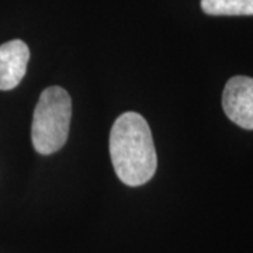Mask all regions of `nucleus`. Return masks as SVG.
Here are the masks:
<instances>
[{
    "instance_id": "1",
    "label": "nucleus",
    "mask_w": 253,
    "mask_h": 253,
    "mask_svg": "<svg viewBox=\"0 0 253 253\" xmlns=\"http://www.w3.org/2000/svg\"><path fill=\"white\" fill-rule=\"evenodd\" d=\"M110 156L118 179L138 187L156 173L158 156L146 120L135 111L121 114L110 132Z\"/></svg>"
},
{
    "instance_id": "2",
    "label": "nucleus",
    "mask_w": 253,
    "mask_h": 253,
    "mask_svg": "<svg viewBox=\"0 0 253 253\" xmlns=\"http://www.w3.org/2000/svg\"><path fill=\"white\" fill-rule=\"evenodd\" d=\"M72 100L63 87L51 86L41 93L31 126V139L38 154L58 152L68 141Z\"/></svg>"
},
{
    "instance_id": "3",
    "label": "nucleus",
    "mask_w": 253,
    "mask_h": 253,
    "mask_svg": "<svg viewBox=\"0 0 253 253\" xmlns=\"http://www.w3.org/2000/svg\"><path fill=\"white\" fill-rule=\"evenodd\" d=\"M226 117L244 129H253V78L234 76L222 93Z\"/></svg>"
},
{
    "instance_id": "4",
    "label": "nucleus",
    "mask_w": 253,
    "mask_h": 253,
    "mask_svg": "<svg viewBox=\"0 0 253 253\" xmlns=\"http://www.w3.org/2000/svg\"><path fill=\"white\" fill-rule=\"evenodd\" d=\"M30 49L21 40H11L0 45V90L17 87L27 72Z\"/></svg>"
},
{
    "instance_id": "5",
    "label": "nucleus",
    "mask_w": 253,
    "mask_h": 253,
    "mask_svg": "<svg viewBox=\"0 0 253 253\" xmlns=\"http://www.w3.org/2000/svg\"><path fill=\"white\" fill-rule=\"evenodd\" d=\"M208 16H253V0H201Z\"/></svg>"
}]
</instances>
